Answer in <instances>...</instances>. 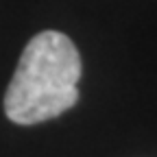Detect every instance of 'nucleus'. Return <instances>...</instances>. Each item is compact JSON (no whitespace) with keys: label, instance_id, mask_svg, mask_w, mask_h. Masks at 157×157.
I'll use <instances>...</instances> for the list:
<instances>
[{"label":"nucleus","instance_id":"1","mask_svg":"<svg viewBox=\"0 0 157 157\" xmlns=\"http://www.w3.org/2000/svg\"><path fill=\"white\" fill-rule=\"evenodd\" d=\"M78 78L81 57L72 39L59 31L37 33L7 87V118L17 124H37L61 116L78 101Z\"/></svg>","mask_w":157,"mask_h":157}]
</instances>
